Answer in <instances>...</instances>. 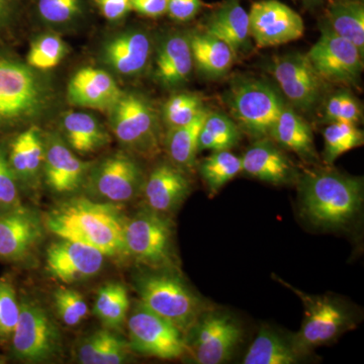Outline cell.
I'll use <instances>...</instances> for the list:
<instances>
[{"label":"cell","mask_w":364,"mask_h":364,"mask_svg":"<svg viewBox=\"0 0 364 364\" xmlns=\"http://www.w3.org/2000/svg\"><path fill=\"white\" fill-rule=\"evenodd\" d=\"M126 217L116 203L72 198L57 203L44 218L45 229L58 239L79 242L109 257H128Z\"/></svg>","instance_id":"cell-1"},{"label":"cell","mask_w":364,"mask_h":364,"mask_svg":"<svg viewBox=\"0 0 364 364\" xmlns=\"http://www.w3.org/2000/svg\"><path fill=\"white\" fill-rule=\"evenodd\" d=\"M299 210L304 219L321 230L350 225L363 207V182L333 170L308 171L299 177Z\"/></svg>","instance_id":"cell-2"},{"label":"cell","mask_w":364,"mask_h":364,"mask_svg":"<svg viewBox=\"0 0 364 364\" xmlns=\"http://www.w3.org/2000/svg\"><path fill=\"white\" fill-rule=\"evenodd\" d=\"M140 303L186 334L208 306L174 268H150L136 279Z\"/></svg>","instance_id":"cell-3"},{"label":"cell","mask_w":364,"mask_h":364,"mask_svg":"<svg viewBox=\"0 0 364 364\" xmlns=\"http://www.w3.org/2000/svg\"><path fill=\"white\" fill-rule=\"evenodd\" d=\"M52 90L40 71L7 57H0V123L35 119L48 109Z\"/></svg>","instance_id":"cell-4"},{"label":"cell","mask_w":364,"mask_h":364,"mask_svg":"<svg viewBox=\"0 0 364 364\" xmlns=\"http://www.w3.org/2000/svg\"><path fill=\"white\" fill-rule=\"evenodd\" d=\"M109 112L112 133L127 150L146 159L159 154V117L147 97L135 91H123Z\"/></svg>","instance_id":"cell-5"},{"label":"cell","mask_w":364,"mask_h":364,"mask_svg":"<svg viewBox=\"0 0 364 364\" xmlns=\"http://www.w3.org/2000/svg\"><path fill=\"white\" fill-rule=\"evenodd\" d=\"M124 246L128 257L148 268H176L173 227L166 215L145 208L128 218Z\"/></svg>","instance_id":"cell-6"},{"label":"cell","mask_w":364,"mask_h":364,"mask_svg":"<svg viewBox=\"0 0 364 364\" xmlns=\"http://www.w3.org/2000/svg\"><path fill=\"white\" fill-rule=\"evenodd\" d=\"M228 105L236 124L253 138H269L286 102L269 83L257 79L238 81L230 90Z\"/></svg>","instance_id":"cell-7"},{"label":"cell","mask_w":364,"mask_h":364,"mask_svg":"<svg viewBox=\"0 0 364 364\" xmlns=\"http://www.w3.org/2000/svg\"><path fill=\"white\" fill-rule=\"evenodd\" d=\"M243 331L229 313L207 309L186 333L191 363L222 364L232 358Z\"/></svg>","instance_id":"cell-8"},{"label":"cell","mask_w":364,"mask_h":364,"mask_svg":"<svg viewBox=\"0 0 364 364\" xmlns=\"http://www.w3.org/2000/svg\"><path fill=\"white\" fill-rule=\"evenodd\" d=\"M18 325L11 339L14 358L28 363L51 361L61 353V334L47 311L21 299Z\"/></svg>","instance_id":"cell-9"},{"label":"cell","mask_w":364,"mask_h":364,"mask_svg":"<svg viewBox=\"0 0 364 364\" xmlns=\"http://www.w3.org/2000/svg\"><path fill=\"white\" fill-rule=\"evenodd\" d=\"M145 179L139 163L119 152L92 164L82 188L92 200L117 205L135 200L143 191Z\"/></svg>","instance_id":"cell-10"},{"label":"cell","mask_w":364,"mask_h":364,"mask_svg":"<svg viewBox=\"0 0 364 364\" xmlns=\"http://www.w3.org/2000/svg\"><path fill=\"white\" fill-rule=\"evenodd\" d=\"M132 352L172 360L186 353V334L139 301L127 318Z\"/></svg>","instance_id":"cell-11"},{"label":"cell","mask_w":364,"mask_h":364,"mask_svg":"<svg viewBox=\"0 0 364 364\" xmlns=\"http://www.w3.org/2000/svg\"><path fill=\"white\" fill-rule=\"evenodd\" d=\"M305 308L301 329L291 339L296 350L303 355L316 347L329 343L350 327L348 311L336 299L310 296L294 289Z\"/></svg>","instance_id":"cell-12"},{"label":"cell","mask_w":364,"mask_h":364,"mask_svg":"<svg viewBox=\"0 0 364 364\" xmlns=\"http://www.w3.org/2000/svg\"><path fill=\"white\" fill-rule=\"evenodd\" d=\"M306 56L325 82L352 86L360 81L363 53L328 26L321 30L320 38Z\"/></svg>","instance_id":"cell-13"},{"label":"cell","mask_w":364,"mask_h":364,"mask_svg":"<svg viewBox=\"0 0 364 364\" xmlns=\"http://www.w3.org/2000/svg\"><path fill=\"white\" fill-rule=\"evenodd\" d=\"M270 71L291 107L299 111L311 112L320 104L326 82L306 54L291 53L277 57Z\"/></svg>","instance_id":"cell-14"},{"label":"cell","mask_w":364,"mask_h":364,"mask_svg":"<svg viewBox=\"0 0 364 364\" xmlns=\"http://www.w3.org/2000/svg\"><path fill=\"white\" fill-rule=\"evenodd\" d=\"M249 31L261 48L287 44L303 37L305 23L293 9L279 0H262L251 6Z\"/></svg>","instance_id":"cell-15"},{"label":"cell","mask_w":364,"mask_h":364,"mask_svg":"<svg viewBox=\"0 0 364 364\" xmlns=\"http://www.w3.org/2000/svg\"><path fill=\"white\" fill-rule=\"evenodd\" d=\"M105 255L97 249L79 242L59 239L47 249V269L66 284L95 277L104 267Z\"/></svg>","instance_id":"cell-16"},{"label":"cell","mask_w":364,"mask_h":364,"mask_svg":"<svg viewBox=\"0 0 364 364\" xmlns=\"http://www.w3.org/2000/svg\"><path fill=\"white\" fill-rule=\"evenodd\" d=\"M92 162L79 159L60 136L45 139L43 176L53 193L66 195L82 188Z\"/></svg>","instance_id":"cell-17"},{"label":"cell","mask_w":364,"mask_h":364,"mask_svg":"<svg viewBox=\"0 0 364 364\" xmlns=\"http://www.w3.org/2000/svg\"><path fill=\"white\" fill-rule=\"evenodd\" d=\"M44 229V223L30 208L0 214V260H26L39 245Z\"/></svg>","instance_id":"cell-18"},{"label":"cell","mask_w":364,"mask_h":364,"mask_svg":"<svg viewBox=\"0 0 364 364\" xmlns=\"http://www.w3.org/2000/svg\"><path fill=\"white\" fill-rule=\"evenodd\" d=\"M142 193L148 208L168 215L176 212L191 195V181L176 165L160 163L145 179Z\"/></svg>","instance_id":"cell-19"},{"label":"cell","mask_w":364,"mask_h":364,"mask_svg":"<svg viewBox=\"0 0 364 364\" xmlns=\"http://www.w3.org/2000/svg\"><path fill=\"white\" fill-rule=\"evenodd\" d=\"M152 55V41L142 30H129L111 38L102 48V60L124 77H135L147 68Z\"/></svg>","instance_id":"cell-20"},{"label":"cell","mask_w":364,"mask_h":364,"mask_svg":"<svg viewBox=\"0 0 364 364\" xmlns=\"http://www.w3.org/2000/svg\"><path fill=\"white\" fill-rule=\"evenodd\" d=\"M122 92L109 72L93 67H85L76 72L67 86L69 102L88 109L109 111Z\"/></svg>","instance_id":"cell-21"},{"label":"cell","mask_w":364,"mask_h":364,"mask_svg":"<svg viewBox=\"0 0 364 364\" xmlns=\"http://www.w3.org/2000/svg\"><path fill=\"white\" fill-rule=\"evenodd\" d=\"M241 160L242 172L258 181L284 186L296 178L293 163L268 138L256 141Z\"/></svg>","instance_id":"cell-22"},{"label":"cell","mask_w":364,"mask_h":364,"mask_svg":"<svg viewBox=\"0 0 364 364\" xmlns=\"http://www.w3.org/2000/svg\"><path fill=\"white\" fill-rule=\"evenodd\" d=\"M193 69L188 35L174 33L160 43L155 57L154 75L167 88L183 85Z\"/></svg>","instance_id":"cell-23"},{"label":"cell","mask_w":364,"mask_h":364,"mask_svg":"<svg viewBox=\"0 0 364 364\" xmlns=\"http://www.w3.org/2000/svg\"><path fill=\"white\" fill-rule=\"evenodd\" d=\"M44 158L45 138L42 131L33 126L14 139L7 160L18 183L36 188L43 174Z\"/></svg>","instance_id":"cell-24"},{"label":"cell","mask_w":364,"mask_h":364,"mask_svg":"<svg viewBox=\"0 0 364 364\" xmlns=\"http://www.w3.org/2000/svg\"><path fill=\"white\" fill-rule=\"evenodd\" d=\"M205 32L226 43L235 56L251 48L249 16L239 0H226L208 18Z\"/></svg>","instance_id":"cell-25"},{"label":"cell","mask_w":364,"mask_h":364,"mask_svg":"<svg viewBox=\"0 0 364 364\" xmlns=\"http://www.w3.org/2000/svg\"><path fill=\"white\" fill-rule=\"evenodd\" d=\"M130 345L114 330H97L76 345L75 359L81 364H123L130 359Z\"/></svg>","instance_id":"cell-26"},{"label":"cell","mask_w":364,"mask_h":364,"mask_svg":"<svg viewBox=\"0 0 364 364\" xmlns=\"http://www.w3.org/2000/svg\"><path fill=\"white\" fill-rule=\"evenodd\" d=\"M61 124L64 140L78 154H92L111 142V136L105 127L87 112H66Z\"/></svg>","instance_id":"cell-27"},{"label":"cell","mask_w":364,"mask_h":364,"mask_svg":"<svg viewBox=\"0 0 364 364\" xmlns=\"http://www.w3.org/2000/svg\"><path fill=\"white\" fill-rule=\"evenodd\" d=\"M193 66L208 77L225 75L233 66L235 54L231 48L208 32L189 33Z\"/></svg>","instance_id":"cell-28"},{"label":"cell","mask_w":364,"mask_h":364,"mask_svg":"<svg viewBox=\"0 0 364 364\" xmlns=\"http://www.w3.org/2000/svg\"><path fill=\"white\" fill-rule=\"evenodd\" d=\"M270 138L304 159L314 160L317 158L312 129L291 105H284L273 126Z\"/></svg>","instance_id":"cell-29"},{"label":"cell","mask_w":364,"mask_h":364,"mask_svg":"<svg viewBox=\"0 0 364 364\" xmlns=\"http://www.w3.org/2000/svg\"><path fill=\"white\" fill-rule=\"evenodd\" d=\"M301 356L291 340L287 341L272 329L262 327L249 347L242 363L294 364L299 363Z\"/></svg>","instance_id":"cell-30"},{"label":"cell","mask_w":364,"mask_h":364,"mask_svg":"<svg viewBox=\"0 0 364 364\" xmlns=\"http://www.w3.org/2000/svg\"><path fill=\"white\" fill-rule=\"evenodd\" d=\"M208 111L207 109L186 126L169 130L166 138V150L172 164L184 172L195 167L198 151L200 129Z\"/></svg>","instance_id":"cell-31"},{"label":"cell","mask_w":364,"mask_h":364,"mask_svg":"<svg viewBox=\"0 0 364 364\" xmlns=\"http://www.w3.org/2000/svg\"><path fill=\"white\" fill-rule=\"evenodd\" d=\"M328 26L364 52V7L358 0H338L327 11Z\"/></svg>","instance_id":"cell-32"},{"label":"cell","mask_w":364,"mask_h":364,"mask_svg":"<svg viewBox=\"0 0 364 364\" xmlns=\"http://www.w3.org/2000/svg\"><path fill=\"white\" fill-rule=\"evenodd\" d=\"M130 305L126 287L119 282H109L98 289L93 314L105 328L116 331L127 322Z\"/></svg>","instance_id":"cell-33"},{"label":"cell","mask_w":364,"mask_h":364,"mask_svg":"<svg viewBox=\"0 0 364 364\" xmlns=\"http://www.w3.org/2000/svg\"><path fill=\"white\" fill-rule=\"evenodd\" d=\"M241 140V130L236 122L223 112L208 111L200 129L198 150H231Z\"/></svg>","instance_id":"cell-34"},{"label":"cell","mask_w":364,"mask_h":364,"mask_svg":"<svg viewBox=\"0 0 364 364\" xmlns=\"http://www.w3.org/2000/svg\"><path fill=\"white\" fill-rule=\"evenodd\" d=\"M241 172V157L230 150L214 151L200 164V176L213 193H218Z\"/></svg>","instance_id":"cell-35"},{"label":"cell","mask_w":364,"mask_h":364,"mask_svg":"<svg viewBox=\"0 0 364 364\" xmlns=\"http://www.w3.org/2000/svg\"><path fill=\"white\" fill-rule=\"evenodd\" d=\"M324 160L332 164L342 154L363 145V131L356 124L330 123L323 132Z\"/></svg>","instance_id":"cell-36"},{"label":"cell","mask_w":364,"mask_h":364,"mask_svg":"<svg viewBox=\"0 0 364 364\" xmlns=\"http://www.w3.org/2000/svg\"><path fill=\"white\" fill-rule=\"evenodd\" d=\"M66 54L65 41L55 33H44L31 45L26 63L36 70H50L58 66Z\"/></svg>","instance_id":"cell-37"},{"label":"cell","mask_w":364,"mask_h":364,"mask_svg":"<svg viewBox=\"0 0 364 364\" xmlns=\"http://www.w3.org/2000/svg\"><path fill=\"white\" fill-rule=\"evenodd\" d=\"M205 109L203 100L198 95L176 93L163 105L162 119L168 130H171L191 123Z\"/></svg>","instance_id":"cell-38"},{"label":"cell","mask_w":364,"mask_h":364,"mask_svg":"<svg viewBox=\"0 0 364 364\" xmlns=\"http://www.w3.org/2000/svg\"><path fill=\"white\" fill-rule=\"evenodd\" d=\"M54 305L60 320L69 327H75L90 313L82 294L75 289L59 287L54 293Z\"/></svg>","instance_id":"cell-39"},{"label":"cell","mask_w":364,"mask_h":364,"mask_svg":"<svg viewBox=\"0 0 364 364\" xmlns=\"http://www.w3.org/2000/svg\"><path fill=\"white\" fill-rule=\"evenodd\" d=\"M20 313L21 301L13 284L0 279V346L11 342Z\"/></svg>","instance_id":"cell-40"},{"label":"cell","mask_w":364,"mask_h":364,"mask_svg":"<svg viewBox=\"0 0 364 364\" xmlns=\"http://www.w3.org/2000/svg\"><path fill=\"white\" fill-rule=\"evenodd\" d=\"M328 123L358 124L361 119V109L358 98L349 91L341 90L329 97L324 109Z\"/></svg>","instance_id":"cell-41"},{"label":"cell","mask_w":364,"mask_h":364,"mask_svg":"<svg viewBox=\"0 0 364 364\" xmlns=\"http://www.w3.org/2000/svg\"><path fill=\"white\" fill-rule=\"evenodd\" d=\"M82 9V0H38V13L50 25H67L80 16Z\"/></svg>","instance_id":"cell-42"},{"label":"cell","mask_w":364,"mask_h":364,"mask_svg":"<svg viewBox=\"0 0 364 364\" xmlns=\"http://www.w3.org/2000/svg\"><path fill=\"white\" fill-rule=\"evenodd\" d=\"M23 207L20 183L9 166L6 153L0 150V214L14 212Z\"/></svg>","instance_id":"cell-43"},{"label":"cell","mask_w":364,"mask_h":364,"mask_svg":"<svg viewBox=\"0 0 364 364\" xmlns=\"http://www.w3.org/2000/svg\"><path fill=\"white\" fill-rule=\"evenodd\" d=\"M202 6V0H168L167 14L172 20L186 23L193 20Z\"/></svg>","instance_id":"cell-44"},{"label":"cell","mask_w":364,"mask_h":364,"mask_svg":"<svg viewBox=\"0 0 364 364\" xmlns=\"http://www.w3.org/2000/svg\"><path fill=\"white\" fill-rule=\"evenodd\" d=\"M100 14L105 20L119 21L123 20L132 11L131 0H95Z\"/></svg>","instance_id":"cell-45"},{"label":"cell","mask_w":364,"mask_h":364,"mask_svg":"<svg viewBox=\"0 0 364 364\" xmlns=\"http://www.w3.org/2000/svg\"><path fill=\"white\" fill-rule=\"evenodd\" d=\"M132 11L148 18H159L167 14L168 0H131Z\"/></svg>","instance_id":"cell-46"},{"label":"cell","mask_w":364,"mask_h":364,"mask_svg":"<svg viewBox=\"0 0 364 364\" xmlns=\"http://www.w3.org/2000/svg\"><path fill=\"white\" fill-rule=\"evenodd\" d=\"M6 0H0V20L4 16V11H6Z\"/></svg>","instance_id":"cell-47"},{"label":"cell","mask_w":364,"mask_h":364,"mask_svg":"<svg viewBox=\"0 0 364 364\" xmlns=\"http://www.w3.org/2000/svg\"><path fill=\"white\" fill-rule=\"evenodd\" d=\"M304 2H306V4H310V6H316V4H322L324 0H303Z\"/></svg>","instance_id":"cell-48"}]
</instances>
